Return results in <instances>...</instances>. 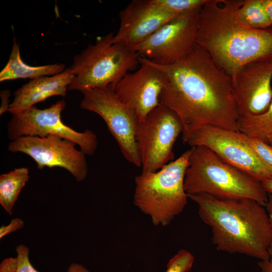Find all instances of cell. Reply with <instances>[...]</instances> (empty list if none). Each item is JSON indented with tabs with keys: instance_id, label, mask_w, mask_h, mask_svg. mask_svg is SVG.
Instances as JSON below:
<instances>
[{
	"instance_id": "obj_12",
	"label": "cell",
	"mask_w": 272,
	"mask_h": 272,
	"mask_svg": "<svg viewBox=\"0 0 272 272\" xmlns=\"http://www.w3.org/2000/svg\"><path fill=\"white\" fill-rule=\"evenodd\" d=\"M74 142L55 134L45 137L25 136L12 141L9 150L21 152L31 157L39 169L44 167L63 168L78 182L83 181L88 174L85 154L77 150Z\"/></svg>"
},
{
	"instance_id": "obj_17",
	"label": "cell",
	"mask_w": 272,
	"mask_h": 272,
	"mask_svg": "<svg viewBox=\"0 0 272 272\" xmlns=\"http://www.w3.org/2000/svg\"><path fill=\"white\" fill-rule=\"evenodd\" d=\"M65 69V65L63 63L36 66L26 64L21 57L19 44L16 38L14 37L9 59L0 73V82L52 76L63 72Z\"/></svg>"
},
{
	"instance_id": "obj_1",
	"label": "cell",
	"mask_w": 272,
	"mask_h": 272,
	"mask_svg": "<svg viewBox=\"0 0 272 272\" xmlns=\"http://www.w3.org/2000/svg\"><path fill=\"white\" fill-rule=\"evenodd\" d=\"M147 60L167 77L160 102L180 120L183 142L205 125L239 131L231 77L205 49L196 44L188 55L171 65Z\"/></svg>"
},
{
	"instance_id": "obj_6",
	"label": "cell",
	"mask_w": 272,
	"mask_h": 272,
	"mask_svg": "<svg viewBox=\"0 0 272 272\" xmlns=\"http://www.w3.org/2000/svg\"><path fill=\"white\" fill-rule=\"evenodd\" d=\"M110 33L99 37L75 56L69 67L74 75L68 90L81 92L114 86L128 71L136 69L140 57L134 50L114 41Z\"/></svg>"
},
{
	"instance_id": "obj_20",
	"label": "cell",
	"mask_w": 272,
	"mask_h": 272,
	"mask_svg": "<svg viewBox=\"0 0 272 272\" xmlns=\"http://www.w3.org/2000/svg\"><path fill=\"white\" fill-rule=\"evenodd\" d=\"M238 20L253 29H265L272 24L265 10L262 0H243L236 11Z\"/></svg>"
},
{
	"instance_id": "obj_18",
	"label": "cell",
	"mask_w": 272,
	"mask_h": 272,
	"mask_svg": "<svg viewBox=\"0 0 272 272\" xmlns=\"http://www.w3.org/2000/svg\"><path fill=\"white\" fill-rule=\"evenodd\" d=\"M29 178L27 167L15 168L0 176V204L12 215V210L22 189Z\"/></svg>"
},
{
	"instance_id": "obj_31",
	"label": "cell",
	"mask_w": 272,
	"mask_h": 272,
	"mask_svg": "<svg viewBox=\"0 0 272 272\" xmlns=\"http://www.w3.org/2000/svg\"><path fill=\"white\" fill-rule=\"evenodd\" d=\"M262 184L267 193H272V179L265 181Z\"/></svg>"
},
{
	"instance_id": "obj_22",
	"label": "cell",
	"mask_w": 272,
	"mask_h": 272,
	"mask_svg": "<svg viewBox=\"0 0 272 272\" xmlns=\"http://www.w3.org/2000/svg\"><path fill=\"white\" fill-rule=\"evenodd\" d=\"M194 259L188 250L180 249L168 261L165 272H188L193 266Z\"/></svg>"
},
{
	"instance_id": "obj_8",
	"label": "cell",
	"mask_w": 272,
	"mask_h": 272,
	"mask_svg": "<svg viewBox=\"0 0 272 272\" xmlns=\"http://www.w3.org/2000/svg\"><path fill=\"white\" fill-rule=\"evenodd\" d=\"M80 107L100 116L127 161L142 166L136 140L138 119L133 112L117 96L113 86L96 88L82 92Z\"/></svg>"
},
{
	"instance_id": "obj_16",
	"label": "cell",
	"mask_w": 272,
	"mask_h": 272,
	"mask_svg": "<svg viewBox=\"0 0 272 272\" xmlns=\"http://www.w3.org/2000/svg\"><path fill=\"white\" fill-rule=\"evenodd\" d=\"M73 78L69 67L56 75L31 80L15 92L9 111L18 114L50 97L64 96Z\"/></svg>"
},
{
	"instance_id": "obj_32",
	"label": "cell",
	"mask_w": 272,
	"mask_h": 272,
	"mask_svg": "<svg viewBox=\"0 0 272 272\" xmlns=\"http://www.w3.org/2000/svg\"><path fill=\"white\" fill-rule=\"evenodd\" d=\"M268 144L272 147V139L269 141Z\"/></svg>"
},
{
	"instance_id": "obj_14",
	"label": "cell",
	"mask_w": 272,
	"mask_h": 272,
	"mask_svg": "<svg viewBox=\"0 0 272 272\" xmlns=\"http://www.w3.org/2000/svg\"><path fill=\"white\" fill-rule=\"evenodd\" d=\"M231 77L239 117L267 110L272 100V59L249 63Z\"/></svg>"
},
{
	"instance_id": "obj_4",
	"label": "cell",
	"mask_w": 272,
	"mask_h": 272,
	"mask_svg": "<svg viewBox=\"0 0 272 272\" xmlns=\"http://www.w3.org/2000/svg\"><path fill=\"white\" fill-rule=\"evenodd\" d=\"M184 177L187 194L205 193L228 199L249 198L265 207L262 182L224 161L209 148L191 147Z\"/></svg>"
},
{
	"instance_id": "obj_13",
	"label": "cell",
	"mask_w": 272,
	"mask_h": 272,
	"mask_svg": "<svg viewBox=\"0 0 272 272\" xmlns=\"http://www.w3.org/2000/svg\"><path fill=\"white\" fill-rule=\"evenodd\" d=\"M140 68L127 73L114 86L118 98L135 115L144 120L160 102L161 93L167 84L163 72L140 57Z\"/></svg>"
},
{
	"instance_id": "obj_21",
	"label": "cell",
	"mask_w": 272,
	"mask_h": 272,
	"mask_svg": "<svg viewBox=\"0 0 272 272\" xmlns=\"http://www.w3.org/2000/svg\"><path fill=\"white\" fill-rule=\"evenodd\" d=\"M208 0H154L166 10L176 14L200 10Z\"/></svg>"
},
{
	"instance_id": "obj_9",
	"label": "cell",
	"mask_w": 272,
	"mask_h": 272,
	"mask_svg": "<svg viewBox=\"0 0 272 272\" xmlns=\"http://www.w3.org/2000/svg\"><path fill=\"white\" fill-rule=\"evenodd\" d=\"M65 107L62 100L44 109L34 106L12 115L7 124L9 138L13 141L25 136L45 137L55 134L74 142L84 154L93 155L98 146L97 135L90 130L78 132L65 125L61 119Z\"/></svg>"
},
{
	"instance_id": "obj_5",
	"label": "cell",
	"mask_w": 272,
	"mask_h": 272,
	"mask_svg": "<svg viewBox=\"0 0 272 272\" xmlns=\"http://www.w3.org/2000/svg\"><path fill=\"white\" fill-rule=\"evenodd\" d=\"M189 154V150L160 170L135 178L133 203L155 226L168 225L187 205L184 177Z\"/></svg>"
},
{
	"instance_id": "obj_30",
	"label": "cell",
	"mask_w": 272,
	"mask_h": 272,
	"mask_svg": "<svg viewBox=\"0 0 272 272\" xmlns=\"http://www.w3.org/2000/svg\"><path fill=\"white\" fill-rule=\"evenodd\" d=\"M265 208L272 227V193H268V200L265 206Z\"/></svg>"
},
{
	"instance_id": "obj_15",
	"label": "cell",
	"mask_w": 272,
	"mask_h": 272,
	"mask_svg": "<svg viewBox=\"0 0 272 272\" xmlns=\"http://www.w3.org/2000/svg\"><path fill=\"white\" fill-rule=\"evenodd\" d=\"M177 15L154 0H133L119 14L120 25L114 41L134 50Z\"/></svg>"
},
{
	"instance_id": "obj_25",
	"label": "cell",
	"mask_w": 272,
	"mask_h": 272,
	"mask_svg": "<svg viewBox=\"0 0 272 272\" xmlns=\"http://www.w3.org/2000/svg\"><path fill=\"white\" fill-rule=\"evenodd\" d=\"M24 226V222L20 218L12 219L10 223L6 226L3 225L0 228V238L2 239L5 236L17 230L22 228Z\"/></svg>"
},
{
	"instance_id": "obj_10",
	"label": "cell",
	"mask_w": 272,
	"mask_h": 272,
	"mask_svg": "<svg viewBox=\"0 0 272 272\" xmlns=\"http://www.w3.org/2000/svg\"><path fill=\"white\" fill-rule=\"evenodd\" d=\"M186 143L191 147L209 148L227 163L261 182L272 179V168L259 157L240 131L205 125L195 132Z\"/></svg>"
},
{
	"instance_id": "obj_19",
	"label": "cell",
	"mask_w": 272,
	"mask_h": 272,
	"mask_svg": "<svg viewBox=\"0 0 272 272\" xmlns=\"http://www.w3.org/2000/svg\"><path fill=\"white\" fill-rule=\"evenodd\" d=\"M238 125L240 132L268 144L272 139V100L263 113L239 117Z\"/></svg>"
},
{
	"instance_id": "obj_27",
	"label": "cell",
	"mask_w": 272,
	"mask_h": 272,
	"mask_svg": "<svg viewBox=\"0 0 272 272\" xmlns=\"http://www.w3.org/2000/svg\"><path fill=\"white\" fill-rule=\"evenodd\" d=\"M11 96L10 92L9 90H3L1 92V97L2 99V104L0 109V114L2 115L5 112L8 111L10 107L9 98Z\"/></svg>"
},
{
	"instance_id": "obj_23",
	"label": "cell",
	"mask_w": 272,
	"mask_h": 272,
	"mask_svg": "<svg viewBox=\"0 0 272 272\" xmlns=\"http://www.w3.org/2000/svg\"><path fill=\"white\" fill-rule=\"evenodd\" d=\"M17 253L15 258L13 272H40L36 270L29 258L30 250L24 244L18 245L16 248Z\"/></svg>"
},
{
	"instance_id": "obj_24",
	"label": "cell",
	"mask_w": 272,
	"mask_h": 272,
	"mask_svg": "<svg viewBox=\"0 0 272 272\" xmlns=\"http://www.w3.org/2000/svg\"><path fill=\"white\" fill-rule=\"evenodd\" d=\"M248 144L252 148L259 157L272 168V147L269 144L255 138L244 134Z\"/></svg>"
},
{
	"instance_id": "obj_26",
	"label": "cell",
	"mask_w": 272,
	"mask_h": 272,
	"mask_svg": "<svg viewBox=\"0 0 272 272\" xmlns=\"http://www.w3.org/2000/svg\"><path fill=\"white\" fill-rule=\"evenodd\" d=\"M268 254L267 259L259 260L258 263L260 272H272V243L268 249Z\"/></svg>"
},
{
	"instance_id": "obj_11",
	"label": "cell",
	"mask_w": 272,
	"mask_h": 272,
	"mask_svg": "<svg viewBox=\"0 0 272 272\" xmlns=\"http://www.w3.org/2000/svg\"><path fill=\"white\" fill-rule=\"evenodd\" d=\"M200 10L177 15L134 50L140 57L158 65H171L182 59L196 45Z\"/></svg>"
},
{
	"instance_id": "obj_2",
	"label": "cell",
	"mask_w": 272,
	"mask_h": 272,
	"mask_svg": "<svg viewBox=\"0 0 272 272\" xmlns=\"http://www.w3.org/2000/svg\"><path fill=\"white\" fill-rule=\"evenodd\" d=\"M208 0L198 14L196 44L230 76L243 66L272 59V27L243 25L236 11L243 0Z\"/></svg>"
},
{
	"instance_id": "obj_3",
	"label": "cell",
	"mask_w": 272,
	"mask_h": 272,
	"mask_svg": "<svg viewBox=\"0 0 272 272\" xmlns=\"http://www.w3.org/2000/svg\"><path fill=\"white\" fill-rule=\"evenodd\" d=\"M188 196L211 229L217 250L259 260L268 258L272 227L265 207L249 198L220 199L205 193Z\"/></svg>"
},
{
	"instance_id": "obj_7",
	"label": "cell",
	"mask_w": 272,
	"mask_h": 272,
	"mask_svg": "<svg viewBox=\"0 0 272 272\" xmlns=\"http://www.w3.org/2000/svg\"><path fill=\"white\" fill-rule=\"evenodd\" d=\"M183 126L177 115L160 103L136 127L143 173L156 172L173 161V148Z\"/></svg>"
},
{
	"instance_id": "obj_29",
	"label": "cell",
	"mask_w": 272,
	"mask_h": 272,
	"mask_svg": "<svg viewBox=\"0 0 272 272\" xmlns=\"http://www.w3.org/2000/svg\"><path fill=\"white\" fill-rule=\"evenodd\" d=\"M262 3L266 13L272 24V0H262Z\"/></svg>"
},
{
	"instance_id": "obj_28",
	"label": "cell",
	"mask_w": 272,
	"mask_h": 272,
	"mask_svg": "<svg viewBox=\"0 0 272 272\" xmlns=\"http://www.w3.org/2000/svg\"><path fill=\"white\" fill-rule=\"evenodd\" d=\"M67 272H90L89 270L83 265L73 263L67 269Z\"/></svg>"
}]
</instances>
